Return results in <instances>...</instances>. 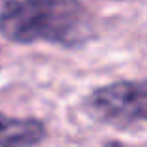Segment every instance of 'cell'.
I'll return each mask as SVG.
<instances>
[{"label": "cell", "mask_w": 147, "mask_h": 147, "mask_svg": "<svg viewBox=\"0 0 147 147\" xmlns=\"http://www.w3.org/2000/svg\"><path fill=\"white\" fill-rule=\"evenodd\" d=\"M86 112L99 123L127 127L147 121V78L117 80L95 88L84 100Z\"/></svg>", "instance_id": "cell-2"}, {"label": "cell", "mask_w": 147, "mask_h": 147, "mask_svg": "<svg viewBox=\"0 0 147 147\" xmlns=\"http://www.w3.org/2000/svg\"><path fill=\"white\" fill-rule=\"evenodd\" d=\"M47 138V127L37 117H11L0 112V147H36Z\"/></svg>", "instance_id": "cell-3"}, {"label": "cell", "mask_w": 147, "mask_h": 147, "mask_svg": "<svg viewBox=\"0 0 147 147\" xmlns=\"http://www.w3.org/2000/svg\"><path fill=\"white\" fill-rule=\"evenodd\" d=\"M0 36L21 45L45 41L61 47H78L93 37V21L86 6L78 2H7L0 7Z\"/></svg>", "instance_id": "cell-1"}, {"label": "cell", "mask_w": 147, "mask_h": 147, "mask_svg": "<svg viewBox=\"0 0 147 147\" xmlns=\"http://www.w3.org/2000/svg\"><path fill=\"white\" fill-rule=\"evenodd\" d=\"M102 147H123V145L117 144V142H108V144H104Z\"/></svg>", "instance_id": "cell-4"}]
</instances>
